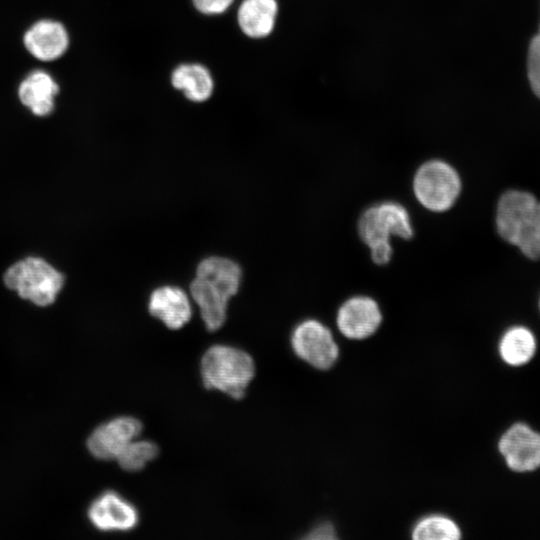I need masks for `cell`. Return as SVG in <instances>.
I'll use <instances>...</instances> for the list:
<instances>
[{"label":"cell","mask_w":540,"mask_h":540,"mask_svg":"<svg viewBox=\"0 0 540 540\" xmlns=\"http://www.w3.org/2000/svg\"><path fill=\"white\" fill-rule=\"evenodd\" d=\"M496 227L506 242L527 258L540 259V201L531 193L508 190L500 197Z\"/></svg>","instance_id":"6da1fadb"},{"label":"cell","mask_w":540,"mask_h":540,"mask_svg":"<svg viewBox=\"0 0 540 540\" xmlns=\"http://www.w3.org/2000/svg\"><path fill=\"white\" fill-rule=\"evenodd\" d=\"M200 371L205 388L241 399L254 378L255 364L246 351L230 345L216 344L203 354Z\"/></svg>","instance_id":"7a4b0ae2"},{"label":"cell","mask_w":540,"mask_h":540,"mask_svg":"<svg viewBox=\"0 0 540 540\" xmlns=\"http://www.w3.org/2000/svg\"><path fill=\"white\" fill-rule=\"evenodd\" d=\"M358 231L370 248L372 260L379 265L391 259V236L409 239L413 235L407 210L395 202H383L366 209L360 216Z\"/></svg>","instance_id":"3957f363"},{"label":"cell","mask_w":540,"mask_h":540,"mask_svg":"<svg viewBox=\"0 0 540 540\" xmlns=\"http://www.w3.org/2000/svg\"><path fill=\"white\" fill-rule=\"evenodd\" d=\"M6 286L41 307L55 302L64 284V276L38 257H27L10 266L4 274Z\"/></svg>","instance_id":"277c9868"},{"label":"cell","mask_w":540,"mask_h":540,"mask_svg":"<svg viewBox=\"0 0 540 540\" xmlns=\"http://www.w3.org/2000/svg\"><path fill=\"white\" fill-rule=\"evenodd\" d=\"M413 190L425 208L443 212L455 203L461 191V181L451 165L441 160H431L417 170Z\"/></svg>","instance_id":"5b68a950"},{"label":"cell","mask_w":540,"mask_h":540,"mask_svg":"<svg viewBox=\"0 0 540 540\" xmlns=\"http://www.w3.org/2000/svg\"><path fill=\"white\" fill-rule=\"evenodd\" d=\"M291 346L299 358L321 370L332 367L339 355L329 328L314 319L305 320L295 327Z\"/></svg>","instance_id":"8992f818"},{"label":"cell","mask_w":540,"mask_h":540,"mask_svg":"<svg viewBox=\"0 0 540 540\" xmlns=\"http://www.w3.org/2000/svg\"><path fill=\"white\" fill-rule=\"evenodd\" d=\"M142 423L131 416H118L98 425L88 436L89 453L99 460H115L142 432Z\"/></svg>","instance_id":"52a82bcc"},{"label":"cell","mask_w":540,"mask_h":540,"mask_svg":"<svg viewBox=\"0 0 540 540\" xmlns=\"http://www.w3.org/2000/svg\"><path fill=\"white\" fill-rule=\"evenodd\" d=\"M87 517L94 528L103 532L130 531L139 520L136 507L112 490L101 493L90 503Z\"/></svg>","instance_id":"ba28073f"},{"label":"cell","mask_w":540,"mask_h":540,"mask_svg":"<svg viewBox=\"0 0 540 540\" xmlns=\"http://www.w3.org/2000/svg\"><path fill=\"white\" fill-rule=\"evenodd\" d=\"M498 448L513 471L528 472L540 466V433L524 423L512 425L500 438Z\"/></svg>","instance_id":"9c48e42d"},{"label":"cell","mask_w":540,"mask_h":540,"mask_svg":"<svg viewBox=\"0 0 540 540\" xmlns=\"http://www.w3.org/2000/svg\"><path fill=\"white\" fill-rule=\"evenodd\" d=\"M336 321L345 337L361 340L376 332L382 314L375 300L367 296H355L340 306Z\"/></svg>","instance_id":"30bf717a"},{"label":"cell","mask_w":540,"mask_h":540,"mask_svg":"<svg viewBox=\"0 0 540 540\" xmlns=\"http://www.w3.org/2000/svg\"><path fill=\"white\" fill-rule=\"evenodd\" d=\"M148 309L153 317L173 330L182 328L192 316L187 294L181 288L172 285L155 289L150 295Z\"/></svg>","instance_id":"8fae6325"},{"label":"cell","mask_w":540,"mask_h":540,"mask_svg":"<svg viewBox=\"0 0 540 540\" xmlns=\"http://www.w3.org/2000/svg\"><path fill=\"white\" fill-rule=\"evenodd\" d=\"M24 44L37 59L51 61L64 54L69 44V38L61 23L41 20L25 33Z\"/></svg>","instance_id":"7c38bea8"},{"label":"cell","mask_w":540,"mask_h":540,"mask_svg":"<svg viewBox=\"0 0 540 540\" xmlns=\"http://www.w3.org/2000/svg\"><path fill=\"white\" fill-rule=\"evenodd\" d=\"M277 15V0H242L237 10L236 19L244 35L253 39H261L272 33Z\"/></svg>","instance_id":"4fadbf2b"},{"label":"cell","mask_w":540,"mask_h":540,"mask_svg":"<svg viewBox=\"0 0 540 540\" xmlns=\"http://www.w3.org/2000/svg\"><path fill=\"white\" fill-rule=\"evenodd\" d=\"M172 86L190 101H207L214 92V79L207 67L200 63H182L171 73Z\"/></svg>","instance_id":"5bb4252c"},{"label":"cell","mask_w":540,"mask_h":540,"mask_svg":"<svg viewBox=\"0 0 540 540\" xmlns=\"http://www.w3.org/2000/svg\"><path fill=\"white\" fill-rule=\"evenodd\" d=\"M59 88L54 79L44 71H34L20 84L21 102L37 116H46L54 109V99Z\"/></svg>","instance_id":"9a60e30c"},{"label":"cell","mask_w":540,"mask_h":540,"mask_svg":"<svg viewBox=\"0 0 540 540\" xmlns=\"http://www.w3.org/2000/svg\"><path fill=\"white\" fill-rule=\"evenodd\" d=\"M190 293L206 328L210 331L218 330L226 320L229 298L215 285L197 276L190 284Z\"/></svg>","instance_id":"2e32d148"},{"label":"cell","mask_w":540,"mask_h":540,"mask_svg":"<svg viewBox=\"0 0 540 540\" xmlns=\"http://www.w3.org/2000/svg\"><path fill=\"white\" fill-rule=\"evenodd\" d=\"M196 276L215 285L230 299L240 287L241 268L228 258L212 256L199 263Z\"/></svg>","instance_id":"e0dca14e"},{"label":"cell","mask_w":540,"mask_h":540,"mask_svg":"<svg viewBox=\"0 0 540 540\" xmlns=\"http://www.w3.org/2000/svg\"><path fill=\"white\" fill-rule=\"evenodd\" d=\"M536 352V340L533 333L523 326H514L507 330L499 343V353L509 365L526 364Z\"/></svg>","instance_id":"ac0fdd59"},{"label":"cell","mask_w":540,"mask_h":540,"mask_svg":"<svg viewBox=\"0 0 540 540\" xmlns=\"http://www.w3.org/2000/svg\"><path fill=\"white\" fill-rule=\"evenodd\" d=\"M415 540H458L461 531L458 525L449 517L430 515L420 519L412 529Z\"/></svg>","instance_id":"d6986e66"},{"label":"cell","mask_w":540,"mask_h":540,"mask_svg":"<svg viewBox=\"0 0 540 540\" xmlns=\"http://www.w3.org/2000/svg\"><path fill=\"white\" fill-rule=\"evenodd\" d=\"M158 446L150 440L136 438L131 441L117 456L115 461L128 472L142 470L158 455Z\"/></svg>","instance_id":"ffe728a7"},{"label":"cell","mask_w":540,"mask_h":540,"mask_svg":"<svg viewBox=\"0 0 540 540\" xmlns=\"http://www.w3.org/2000/svg\"><path fill=\"white\" fill-rule=\"evenodd\" d=\"M527 74L532 91L540 99V27L529 44Z\"/></svg>","instance_id":"44dd1931"},{"label":"cell","mask_w":540,"mask_h":540,"mask_svg":"<svg viewBox=\"0 0 540 540\" xmlns=\"http://www.w3.org/2000/svg\"><path fill=\"white\" fill-rule=\"evenodd\" d=\"M234 0H192L195 9L201 14L215 16L225 13Z\"/></svg>","instance_id":"7402d4cb"},{"label":"cell","mask_w":540,"mask_h":540,"mask_svg":"<svg viewBox=\"0 0 540 540\" xmlns=\"http://www.w3.org/2000/svg\"><path fill=\"white\" fill-rule=\"evenodd\" d=\"M304 538L310 540H333L337 536L331 523H321L310 530Z\"/></svg>","instance_id":"603a6c76"},{"label":"cell","mask_w":540,"mask_h":540,"mask_svg":"<svg viewBox=\"0 0 540 540\" xmlns=\"http://www.w3.org/2000/svg\"><path fill=\"white\" fill-rule=\"evenodd\" d=\"M540 304V303H539Z\"/></svg>","instance_id":"cb8c5ba5"}]
</instances>
